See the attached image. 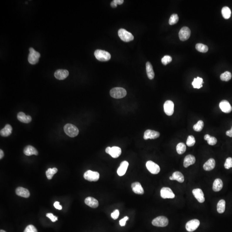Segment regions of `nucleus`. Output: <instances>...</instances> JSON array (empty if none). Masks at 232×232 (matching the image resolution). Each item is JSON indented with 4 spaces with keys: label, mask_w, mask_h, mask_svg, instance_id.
Instances as JSON below:
<instances>
[{
    "label": "nucleus",
    "mask_w": 232,
    "mask_h": 232,
    "mask_svg": "<svg viewBox=\"0 0 232 232\" xmlns=\"http://www.w3.org/2000/svg\"><path fill=\"white\" fill-rule=\"evenodd\" d=\"M196 140L193 136H189L187 138L186 144L188 146L192 147L195 144Z\"/></svg>",
    "instance_id": "nucleus-40"
},
{
    "label": "nucleus",
    "mask_w": 232,
    "mask_h": 232,
    "mask_svg": "<svg viewBox=\"0 0 232 232\" xmlns=\"http://www.w3.org/2000/svg\"><path fill=\"white\" fill-rule=\"evenodd\" d=\"M54 206L55 209L58 210H62V206L60 205V202L59 201H55L54 203Z\"/></svg>",
    "instance_id": "nucleus-47"
},
{
    "label": "nucleus",
    "mask_w": 232,
    "mask_h": 232,
    "mask_svg": "<svg viewBox=\"0 0 232 232\" xmlns=\"http://www.w3.org/2000/svg\"><path fill=\"white\" fill-rule=\"evenodd\" d=\"M119 215H120V212H119V210L117 209L115 210L113 212V213L111 214V217L113 219L116 220L118 219L119 217Z\"/></svg>",
    "instance_id": "nucleus-44"
},
{
    "label": "nucleus",
    "mask_w": 232,
    "mask_h": 232,
    "mask_svg": "<svg viewBox=\"0 0 232 232\" xmlns=\"http://www.w3.org/2000/svg\"><path fill=\"white\" fill-rule=\"evenodd\" d=\"M146 166L148 170L152 174L156 175L160 172V169L158 164L152 161H148L146 164Z\"/></svg>",
    "instance_id": "nucleus-9"
},
{
    "label": "nucleus",
    "mask_w": 232,
    "mask_h": 232,
    "mask_svg": "<svg viewBox=\"0 0 232 232\" xmlns=\"http://www.w3.org/2000/svg\"><path fill=\"white\" fill-rule=\"evenodd\" d=\"M204 139L207 140L208 144L210 145H216L217 142V139L216 138L211 136L210 135L208 134L205 135L204 136Z\"/></svg>",
    "instance_id": "nucleus-33"
},
{
    "label": "nucleus",
    "mask_w": 232,
    "mask_h": 232,
    "mask_svg": "<svg viewBox=\"0 0 232 232\" xmlns=\"http://www.w3.org/2000/svg\"><path fill=\"white\" fill-rule=\"evenodd\" d=\"M160 133L154 130L148 129L145 132L144 138L145 140L148 139H156L160 137Z\"/></svg>",
    "instance_id": "nucleus-14"
},
{
    "label": "nucleus",
    "mask_w": 232,
    "mask_h": 232,
    "mask_svg": "<svg viewBox=\"0 0 232 232\" xmlns=\"http://www.w3.org/2000/svg\"><path fill=\"white\" fill-rule=\"evenodd\" d=\"M146 72L147 76L149 79H152L154 78V72H153V66L150 62H148L146 64Z\"/></svg>",
    "instance_id": "nucleus-28"
},
{
    "label": "nucleus",
    "mask_w": 232,
    "mask_h": 232,
    "mask_svg": "<svg viewBox=\"0 0 232 232\" xmlns=\"http://www.w3.org/2000/svg\"><path fill=\"white\" fill-rule=\"evenodd\" d=\"M186 150V146L184 143H179L177 144L176 147V150L179 154H182Z\"/></svg>",
    "instance_id": "nucleus-35"
},
{
    "label": "nucleus",
    "mask_w": 232,
    "mask_h": 232,
    "mask_svg": "<svg viewBox=\"0 0 232 232\" xmlns=\"http://www.w3.org/2000/svg\"><path fill=\"white\" fill-rule=\"evenodd\" d=\"M192 193L199 202L200 203H203L205 201V198L204 197V194H203V191L201 189L197 188V189H193Z\"/></svg>",
    "instance_id": "nucleus-16"
},
{
    "label": "nucleus",
    "mask_w": 232,
    "mask_h": 232,
    "mask_svg": "<svg viewBox=\"0 0 232 232\" xmlns=\"http://www.w3.org/2000/svg\"><path fill=\"white\" fill-rule=\"evenodd\" d=\"M69 75V72L66 70L60 69L55 72L54 74L55 78L60 80H63L67 78Z\"/></svg>",
    "instance_id": "nucleus-17"
},
{
    "label": "nucleus",
    "mask_w": 232,
    "mask_h": 232,
    "mask_svg": "<svg viewBox=\"0 0 232 232\" xmlns=\"http://www.w3.org/2000/svg\"><path fill=\"white\" fill-rule=\"evenodd\" d=\"M29 50L28 61L31 64H36L39 61V59L40 56V54L39 53L35 50L33 48H30Z\"/></svg>",
    "instance_id": "nucleus-5"
},
{
    "label": "nucleus",
    "mask_w": 232,
    "mask_h": 232,
    "mask_svg": "<svg viewBox=\"0 0 232 232\" xmlns=\"http://www.w3.org/2000/svg\"><path fill=\"white\" fill-rule=\"evenodd\" d=\"M164 111L166 115L172 116L174 111V104L170 100H167L164 104Z\"/></svg>",
    "instance_id": "nucleus-12"
},
{
    "label": "nucleus",
    "mask_w": 232,
    "mask_h": 232,
    "mask_svg": "<svg viewBox=\"0 0 232 232\" xmlns=\"http://www.w3.org/2000/svg\"><path fill=\"white\" fill-rule=\"evenodd\" d=\"M16 194L20 197L28 198L30 196V192L28 189L22 187H18L16 190Z\"/></svg>",
    "instance_id": "nucleus-23"
},
{
    "label": "nucleus",
    "mask_w": 232,
    "mask_h": 232,
    "mask_svg": "<svg viewBox=\"0 0 232 232\" xmlns=\"http://www.w3.org/2000/svg\"><path fill=\"white\" fill-rule=\"evenodd\" d=\"M221 110L225 113H230L232 111V108L231 104L226 100H223L219 104Z\"/></svg>",
    "instance_id": "nucleus-15"
},
{
    "label": "nucleus",
    "mask_w": 232,
    "mask_h": 232,
    "mask_svg": "<svg viewBox=\"0 0 232 232\" xmlns=\"http://www.w3.org/2000/svg\"><path fill=\"white\" fill-rule=\"evenodd\" d=\"M221 13L225 19H228L231 17V9L227 6H224L222 8Z\"/></svg>",
    "instance_id": "nucleus-32"
},
{
    "label": "nucleus",
    "mask_w": 232,
    "mask_h": 232,
    "mask_svg": "<svg viewBox=\"0 0 232 232\" xmlns=\"http://www.w3.org/2000/svg\"><path fill=\"white\" fill-rule=\"evenodd\" d=\"M199 225L200 221L198 220H191L186 223V229L188 232H193L197 230Z\"/></svg>",
    "instance_id": "nucleus-11"
},
{
    "label": "nucleus",
    "mask_w": 232,
    "mask_h": 232,
    "mask_svg": "<svg viewBox=\"0 0 232 232\" xmlns=\"http://www.w3.org/2000/svg\"><path fill=\"white\" fill-rule=\"evenodd\" d=\"M86 205L92 208H97L99 206V202L96 199L92 197H88L85 200Z\"/></svg>",
    "instance_id": "nucleus-22"
},
{
    "label": "nucleus",
    "mask_w": 232,
    "mask_h": 232,
    "mask_svg": "<svg viewBox=\"0 0 232 232\" xmlns=\"http://www.w3.org/2000/svg\"><path fill=\"white\" fill-rule=\"evenodd\" d=\"M179 20V17L176 14H173L171 15L170 18L169 20V24L170 25H173L177 23Z\"/></svg>",
    "instance_id": "nucleus-39"
},
{
    "label": "nucleus",
    "mask_w": 232,
    "mask_h": 232,
    "mask_svg": "<svg viewBox=\"0 0 232 232\" xmlns=\"http://www.w3.org/2000/svg\"><path fill=\"white\" fill-rule=\"evenodd\" d=\"M17 119L21 122L28 123L31 122L32 120L31 116L29 115H26L24 113L20 112L17 114Z\"/></svg>",
    "instance_id": "nucleus-19"
},
{
    "label": "nucleus",
    "mask_w": 232,
    "mask_h": 232,
    "mask_svg": "<svg viewBox=\"0 0 232 232\" xmlns=\"http://www.w3.org/2000/svg\"><path fill=\"white\" fill-rule=\"evenodd\" d=\"M196 48L198 51L203 53H206L209 50L208 47L206 45H204L202 43H197L196 45Z\"/></svg>",
    "instance_id": "nucleus-36"
},
{
    "label": "nucleus",
    "mask_w": 232,
    "mask_h": 232,
    "mask_svg": "<svg viewBox=\"0 0 232 232\" xmlns=\"http://www.w3.org/2000/svg\"><path fill=\"white\" fill-rule=\"evenodd\" d=\"M223 187V183L220 178H217L214 180L213 185V190L215 192L220 191Z\"/></svg>",
    "instance_id": "nucleus-29"
},
{
    "label": "nucleus",
    "mask_w": 232,
    "mask_h": 232,
    "mask_svg": "<svg viewBox=\"0 0 232 232\" xmlns=\"http://www.w3.org/2000/svg\"><path fill=\"white\" fill-rule=\"evenodd\" d=\"M113 1L116 4H117V5H118V4L121 5V4H123L124 2L123 0H114V1Z\"/></svg>",
    "instance_id": "nucleus-48"
},
{
    "label": "nucleus",
    "mask_w": 232,
    "mask_h": 232,
    "mask_svg": "<svg viewBox=\"0 0 232 232\" xmlns=\"http://www.w3.org/2000/svg\"><path fill=\"white\" fill-rule=\"evenodd\" d=\"M191 34V31L189 28L184 27L181 28L179 33V37L182 41H185L189 39Z\"/></svg>",
    "instance_id": "nucleus-13"
},
{
    "label": "nucleus",
    "mask_w": 232,
    "mask_h": 232,
    "mask_svg": "<svg viewBox=\"0 0 232 232\" xmlns=\"http://www.w3.org/2000/svg\"><path fill=\"white\" fill-rule=\"evenodd\" d=\"M106 153L110 154L114 158H118L121 154V149L118 147L114 146L111 148L107 147L105 150Z\"/></svg>",
    "instance_id": "nucleus-8"
},
{
    "label": "nucleus",
    "mask_w": 232,
    "mask_h": 232,
    "mask_svg": "<svg viewBox=\"0 0 232 232\" xmlns=\"http://www.w3.org/2000/svg\"><path fill=\"white\" fill-rule=\"evenodd\" d=\"M152 223L154 226L165 227L168 225L169 220L165 216H159L152 221Z\"/></svg>",
    "instance_id": "nucleus-6"
},
{
    "label": "nucleus",
    "mask_w": 232,
    "mask_h": 232,
    "mask_svg": "<svg viewBox=\"0 0 232 232\" xmlns=\"http://www.w3.org/2000/svg\"><path fill=\"white\" fill-rule=\"evenodd\" d=\"M64 130L66 134L70 137L77 136L79 134V129L74 125L67 123L64 127Z\"/></svg>",
    "instance_id": "nucleus-1"
},
{
    "label": "nucleus",
    "mask_w": 232,
    "mask_h": 232,
    "mask_svg": "<svg viewBox=\"0 0 232 232\" xmlns=\"http://www.w3.org/2000/svg\"><path fill=\"white\" fill-rule=\"evenodd\" d=\"M118 34L121 40L124 42H128L133 40V35L125 29L123 28L119 29Z\"/></svg>",
    "instance_id": "nucleus-4"
},
{
    "label": "nucleus",
    "mask_w": 232,
    "mask_h": 232,
    "mask_svg": "<svg viewBox=\"0 0 232 232\" xmlns=\"http://www.w3.org/2000/svg\"><path fill=\"white\" fill-rule=\"evenodd\" d=\"M132 189L133 191L136 194H144V190L141 186L140 183L136 182L132 184Z\"/></svg>",
    "instance_id": "nucleus-20"
},
{
    "label": "nucleus",
    "mask_w": 232,
    "mask_h": 232,
    "mask_svg": "<svg viewBox=\"0 0 232 232\" xmlns=\"http://www.w3.org/2000/svg\"><path fill=\"white\" fill-rule=\"evenodd\" d=\"M112 97L115 99H121L126 96L127 92L125 89L122 87H115L112 89L110 92Z\"/></svg>",
    "instance_id": "nucleus-2"
},
{
    "label": "nucleus",
    "mask_w": 232,
    "mask_h": 232,
    "mask_svg": "<svg viewBox=\"0 0 232 232\" xmlns=\"http://www.w3.org/2000/svg\"><path fill=\"white\" fill-rule=\"evenodd\" d=\"M4 156V153L2 150H0V159H2Z\"/></svg>",
    "instance_id": "nucleus-51"
},
{
    "label": "nucleus",
    "mask_w": 232,
    "mask_h": 232,
    "mask_svg": "<svg viewBox=\"0 0 232 232\" xmlns=\"http://www.w3.org/2000/svg\"><path fill=\"white\" fill-rule=\"evenodd\" d=\"M203 79L199 77L194 78V81L192 82V84L194 87V88L200 89L202 87V84H203Z\"/></svg>",
    "instance_id": "nucleus-30"
},
{
    "label": "nucleus",
    "mask_w": 232,
    "mask_h": 232,
    "mask_svg": "<svg viewBox=\"0 0 232 232\" xmlns=\"http://www.w3.org/2000/svg\"><path fill=\"white\" fill-rule=\"evenodd\" d=\"M99 174L97 172L88 170L84 174V178L89 182H97L99 178Z\"/></svg>",
    "instance_id": "nucleus-7"
},
{
    "label": "nucleus",
    "mask_w": 232,
    "mask_h": 232,
    "mask_svg": "<svg viewBox=\"0 0 232 232\" xmlns=\"http://www.w3.org/2000/svg\"><path fill=\"white\" fill-rule=\"evenodd\" d=\"M94 55L97 60L100 61H108L111 58V55L110 53L103 50H96L94 53Z\"/></svg>",
    "instance_id": "nucleus-3"
},
{
    "label": "nucleus",
    "mask_w": 232,
    "mask_h": 232,
    "mask_svg": "<svg viewBox=\"0 0 232 232\" xmlns=\"http://www.w3.org/2000/svg\"><path fill=\"white\" fill-rule=\"evenodd\" d=\"M128 166V163L126 161H124L121 163L120 166L117 170V173L120 176H123L125 174Z\"/></svg>",
    "instance_id": "nucleus-18"
},
{
    "label": "nucleus",
    "mask_w": 232,
    "mask_h": 232,
    "mask_svg": "<svg viewBox=\"0 0 232 232\" xmlns=\"http://www.w3.org/2000/svg\"><path fill=\"white\" fill-rule=\"evenodd\" d=\"M172 61V58L170 55H165L162 59L161 62L164 65H167L171 62Z\"/></svg>",
    "instance_id": "nucleus-41"
},
{
    "label": "nucleus",
    "mask_w": 232,
    "mask_h": 232,
    "mask_svg": "<svg viewBox=\"0 0 232 232\" xmlns=\"http://www.w3.org/2000/svg\"><path fill=\"white\" fill-rule=\"evenodd\" d=\"M170 179L171 180H176L180 183H183L184 181L183 175L178 171L174 172L172 176L170 177Z\"/></svg>",
    "instance_id": "nucleus-24"
},
{
    "label": "nucleus",
    "mask_w": 232,
    "mask_h": 232,
    "mask_svg": "<svg viewBox=\"0 0 232 232\" xmlns=\"http://www.w3.org/2000/svg\"><path fill=\"white\" fill-rule=\"evenodd\" d=\"M160 195L162 198L173 199L175 197V195L172 189L169 187H162L160 190Z\"/></svg>",
    "instance_id": "nucleus-10"
},
{
    "label": "nucleus",
    "mask_w": 232,
    "mask_h": 232,
    "mask_svg": "<svg viewBox=\"0 0 232 232\" xmlns=\"http://www.w3.org/2000/svg\"><path fill=\"white\" fill-rule=\"evenodd\" d=\"M0 232H6L5 231H3V230H1V231H0Z\"/></svg>",
    "instance_id": "nucleus-52"
},
{
    "label": "nucleus",
    "mask_w": 232,
    "mask_h": 232,
    "mask_svg": "<svg viewBox=\"0 0 232 232\" xmlns=\"http://www.w3.org/2000/svg\"><path fill=\"white\" fill-rule=\"evenodd\" d=\"M24 232H38V231L35 226L29 225L26 227Z\"/></svg>",
    "instance_id": "nucleus-43"
},
{
    "label": "nucleus",
    "mask_w": 232,
    "mask_h": 232,
    "mask_svg": "<svg viewBox=\"0 0 232 232\" xmlns=\"http://www.w3.org/2000/svg\"><path fill=\"white\" fill-rule=\"evenodd\" d=\"M128 219H129V218H128V217L126 216L123 219H122L120 220V221H119L120 225L122 226H125L126 221H128Z\"/></svg>",
    "instance_id": "nucleus-46"
},
{
    "label": "nucleus",
    "mask_w": 232,
    "mask_h": 232,
    "mask_svg": "<svg viewBox=\"0 0 232 232\" xmlns=\"http://www.w3.org/2000/svg\"><path fill=\"white\" fill-rule=\"evenodd\" d=\"M232 74L229 72H226L222 74L220 76L221 80L223 81H228L231 79Z\"/></svg>",
    "instance_id": "nucleus-37"
},
{
    "label": "nucleus",
    "mask_w": 232,
    "mask_h": 232,
    "mask_svg": "<svg viewBox=\"0 0 232 232\" xmlns=\"http://www.w3.org/2000/svg\"><path fill=\"white\" fill-rule=\"evenodd\" d=\"M25 155L28 156H31L32 155H38V151L34 147L31 145L27 146L25 147L23 150Z\"/></svg>",
    "instance_id": "nucleus-25"
},
{
    "label": "nucleus",
    "mask_w": 232,
    "mask_h": 232,
    "mask_svg": "<svg viewBox=\"0 0 232 232\" xmlns=\"http://www.w3.org/2000/svg\"><path fill=\"white\" fill-rule=\"evenodd\" d=\"M57 172H58V170H57V168H53V169L49 168V169H48V170L46 171V176H47L49 180H51L52 178L54 175Z\"/></svg>",
    "instance_id": "nucleus-34"
},
{
    "label": "nucleus",
    "mask_w": 232,
    "mask_h": 232,
    "mask_svg": "<svg viewBox=\"0 0 232 232\" xmlns=\"http://www.w3.org/2000/svg\"><path fill=\"white\" fill-rule=\"evenodd\" d=\"M226 134L228 136L230 137H232V127L231 130L226 131Z\"/></svg>",
    "instance_id": "nucleus-49"
},
{
    "label": "nucleus",
    "mask_w": 232,
    "mask_h": 232,
    "mask_svg": "<svg viewBox=\"0 0 232 232\" xmlns=\"http://www.w3.org/2000/svg\"><path fill=\"white\" fill-rule=\"evenodd\" d=\"M224 167L225 169L229 170L232 167V158H228L226 159V162L224 163Z\"/></svg>",
    "instance_id": "nucleus-42"
},
{
    "label": "nucleus",
    "mask_w": 232,
    "mask_h": 232,
    "mask_svg": "<svg viewBox=\"0 0 232 232\" xmlns=\"http://www.w3.org/2000/svg\"><path fill=\"white\" fill-rule=\"evenodd\" d=\"M215 166V160L213 158L209 159L203 165V169L205 170L209 171L213 170Z\"/></svg>",
    "instance_id": "nucleus-27"
},
{
    "label": "nucleus",
    "mask_w": 232,
    "mask_h": 232,
    "mask_svg": "<svg viewBox=\"0 0 232 232\" xmlns=\"http://www.w3.org/2000/svg\"><path fill=\"white\" fill-rule=\"evenodd\" d=\"M225 206L226 202L223 199H221L218 202L217 205V211L220 214H222L224 212L225 210Z\"/></svg>",
    "instance_id": "nucleus-31"
},
{
    "label": "nucleus",
    "mask_w": 232,
    "mask_h": 232,
    "mask_svg": "<svg viewBox=\"0 0 232 232\" xmlns=\"http://www.w3.org/2000/svg\"><path fill=\"white\" fill-rule=\"evenodd\" d=\"M46 216L49 218L53 222L56 221L58 220V218L56 216L53 215L52 213H48V214H46Z\"/></svg>",
    "instance_id": "nucleus-45"
},
{
    "label": "nucleus",
    "mask_w": 232,
    "mask_h": 232,
    "mask_svg": "<svg viewBox=\"0 0 232 232\" xmlns=\"http://www.w3.org/2000/svg\"><path fill=\"white\" fill-rule=\"evenodd\" d=\"M111 6L113 8H116V7H117V4H116L114 1H113L112 2H111Z\"/></svg>",
    "instance_id": "nucleus-50"
},
{
    "label": "nucleus",
    "mask_w": 232,
    "mask_h": 232,
    "mask_svg": "<svg viewBox=\"0 0 232 232\" xmlns=\"http://www.w3.org/2000/svg\"><path fill=\"white\" fill-rule=\"evenodd\" d=\"M196 162V158L194 156L192 155H187L186 156L184 161V166L185 168H187L189 165L194 164Z\"/></svg>",
    "instance_id": "nucleus-21"
},
{
    "label": "nucleus",
    "mask_w": 232,
    "mask_h": 232,
    "mask_svg": "<svg viewBox=\"0 0 232 232\" xmlns=\"http://www.w3.org/2000/svg\"><path fill=\"white\" fill-rule=\"evenodd\" d=\"M13 128L10 124H6L4 128L1 129L0 131V134L3 137L9 136L11 134Z\"/></svg>",
    "instance_id": "nucleus-26"
},
{
    "label": "nucleus",
    "mask_w": 232,
    "mask_h": 232,
    "mask_svg": "<svg viewBox=\"0 0 232 232\" xmlns=\"http://www.w3.org/2000/svg\"><path fill=\"white\" fill-rule=\"evenodd\" d=\"M203 127H204V122L203 121H199L197 124L194 126L193 128L196 132H200L202 130Z\"/></svg>",
    "instance_id": "nucleus-38"
}]
</instances>
